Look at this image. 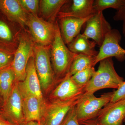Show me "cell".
Returning a JSON list of instances; mask_svg holds the SVG:
<instances>
[{"label":"cell","instance_id":"1","mask_svg":"<svg viewBox=\"0 0 125 125\" xmlns=\"http://www.w3.org/2000/svg\"><path fill=\"white\" fill-rule=\"evenodd\" d=\"M96 71L85 88V93L94 94L100 90L111 88L117 89L124 82V79L117 73L112 58L101 61Z\"/></svg>","mask_w":125,"mask_h":125},{"label":"cell","instance_id":"2","mask_svg":"<svg viewBox=\"0 0 125 125\" xmlns=\"http://www.w3.org/2000/svg\"><path fill=\"white\" fill-rule=\"evenodd\" d=\"M51 46V58L54 74L57 80H61L69 72L72 62L77 54L73 53L66 46L57 22H56L55 36Z\"/></svg>","mask_w":125,"mask_h":125},{"label":"cell","instance_id":"3","mask_svg":"<svg viewBox=\"0 0 125 125\" xmlns=\"http://www.w3.org/2000/svg\"><path fill=\"white\" fill-rule=\"evenodd\" d=\"M113 92L103 94L99 97L85 93L75 106L76 116L80 123L97 118L103 108L109 103Z\"/></svg>","mask_w":125,"mask_h":125},{"label":"cell","instance_id":"4","mask_svg":"<svg viewBox=\"0 0 125 125\" xmlns=\"http://www.w3.org/2000/svg\"><path fill=\"white\" fill-rule=\"evenodd\" d=\"M49 48L36 45L33 48L35 54V68L42 89L47 91L50 89L57 80L50 61Z\"/></svg>","mask_w":125,"mask_h":125},{"label":"cell","instance_id":"5","mask_svg":"<svg viewBox=\"0 0 125 125\" xmlns=\"http://www.w3.org/2000/svg\"><path fill=\"white\" fill-rule=\"evenodd\" d=\"M83 95L69 101H52L48 103L45 102L43 106L40 125H60L67 113L76 105Z\"/></svg>","mask_w":125,"mask_h":125},{"label":"cell","instance_id":"6","mask_svg":"<svg viewBox=\"0 0 125 125\" xmlns=\"http://www.w3.org/2000/svg\"><path fill=\"white\" fill-rule=\"evenodd\" d=\"M121 34L116 29H112L108 32L96 56L94 66L106 58L115 57L118 61L122 62L125 60V49L120 46Z\"/></svg>","mask_w":125,"mask_h":125},{"label":"cell","instance_id":"7","mask_svg":"<svg viewBox=\"0 0 125 125\" xmlns=\"http://www.w3.org/2000/svg\"><path fill=\"white\" fill-rule=\"evenodd\" d=\"M27 25L39 45L46 46L52 45L55 36L56 22L54 24L30 14Z\"/></svg>","mask_w":125,"mask_h":125},{"label":"cell","instance_id":"8","mask_svg":"<svg viewBox=\"0 0 125 125\" xmlns=\"http://www.w3.org/2000/svg\"><path fill=\"white\" fill-rule=\"evenodd\" d=\"M2 114L4 116L16 125H23L25 123L23 98L17 81H15L7 100L4 103Z\"/></svg>","mask_w":125,"mask_h":125},{"label":"cell","instance_id":"9","mask_svg":"<svg viewBox=\"0 0 125 125\" xmlns=\"http://www.w3.org/2000/svg\"><path fill=\"white\" fill-rule=\"evenodd\" d=\"M83 34L89 39H92L96 45L101 47L107 34L112 29L109 23L106 20L103 12H97L86 23Z\"/></svg>","mask_w":125,"mask_h":125},{"label":"cell","instance_id":"10","mask_svg":"<svg viewBox=\"0 0 125 125\" xmlns=\"http://www.w3.org/2000/svg\"><path fill=\"white\" fill-rule=\"evenodd\" d=\"M33 48L27 39L22 38L14 57L12 67L15 75V81L21 82L26 75L28 62L32 54Z\"/></svg>","mask_w":125,"mask_h":125},{"label":"cell","instance_id":"11","mask_svg":"<svg viewBox=\"0 0 125 125\" xmlns=\"http://www.w3.org/2000/svg\"><path fill=\"white\" fill-rule=\"evenodd\" d=\"M85 88L78 86L72 80L69 73L66 75L52 92L51 101H69L85 93Z\"/></svg>","mask_w":125,"mask_h":125},{"label":"cell","instance_id":"12","mask_svg":"<svg viewBox=\"0 0 125 125\" xmlns=\"http://www.w3.org/2000/svg\"><path fill=\"white\" fill-rule=\"evenodd\" d=\"M18 87L23 98L28 95H33L43 99L33 57L29 59L26 69L25 78L23 81L18 82Z\"/></svg>","mask_w":125,"mask_h":125},{"label":"cell","instance_id":"13","mask_svg":"<svg viewBox=\"0 0 125 125\" xmlns=\"http://www.w3.org/2000/svg\"><path fill=\"white\" fill-rule=\"evenodd\" d=\"M125 118V99L109 102L95 118L101 125H122Z\"/></svg>","mask_w":125,"mask_h":125},{"label":"cell","instance_id":"14","mask_svg":"<svg viewBox=\"0 0 125 125\" xmlns=\"http://www.w3.org/2000/svg\"><path fill=\"white\" fill-rule=\"evenodd\" d=\"M93 15L84 19L70 17L61 18L60 31L65 44L68 45L80 33L83 25Z\"/></svg>","mask_w":125,"mask_h":125},{"label":"cell","instance_id":"15","mask_svg":"<svg viewBox=\"0 0 125 125\" xmlns=\"http://www.w3.org/2000/svg\"><path fill=\"white\" fill-rule=\"evenodd\" d=\"M94 0H73L67 11L59 12L60 18L70 17L84 19L96 13L94 8Z\"/></svg>","mask_w":125,"mask_h":125},{"label":"cell","instance_id":"16","mask_svg":"<svg viewBox=\"0 0 125 125\" xmlns=\"http://www.w3.org/2000/svg\"><path fill=\"white\" fill-rule=\"evenodd\" d=\"M45 102L33 95H29L23 98V108L25 122H37L40 123L43 106Z\"/></svg>","mask_w":125,"mask_h":125},{"label":"cell","instance_id":"17","mask_svg":"<svg viewBox=\"0 0 125 125\" xmlns=\"http://www.w3.org/2000/svg\"><path fill=\"white\" fill-rule=\"evenodd\" d=\"M0 9L11 20L27 25L28 15L19 0H0Z\"/></svg>","mask_w":125,"mask_h":125},{"label":"cell","instance_id":"18","mask_svg":"<svg viewBox=\"0 0 125 125\" xmlns=\"http://www.w3.org/2000/svg\"><path fill=\"white\" fill-rule=\"evenodd\" d=\"M96 45L94 41L90 40L83 34L80 33L68 44V48L73 53L77 55L83 54L96 57L98 53L95 48Z\"/></svg>","mask_w":125,"mask_h":125},{"label":"cell","instance_id":"19","mask_svg":"<svg viewBox=\"0 0 125 125\" xmlns=\"http://www.w3.org/2000/svg\"><path fill=\"white\" fill-rule=\"evenodd\" d=\"M15 82V74L12 67L0 71V95L3 103L9 97Z\"/></svg>","mask_w":125,"mask_h":125},{"label":"cell","instance_id":"20","mask_svg":"<svg viewBox=\"0 0 125 125\" xmlns=\"http://www.w3.org/2000/svg\"><path fill=\"white\" fill-rule=\"evenodd\" d=\"M69 0H42L40 1L41 11L43 15L53 22L62 7Z\"/></svg>","mask_w":125,"mask_h":125},{"label":"cell","instance_id":"21","mask_svg":"<svg viewBox=\"0 0 125 125\" xmlns=\"http://www.w3.org/2000/svg\"><path fill=\"white\" fill-rule=\"evenodd\" d=\"M95 57L79 54L75 57L72 62L69 73L71 76L88 68L94 67Z\"/></svg>","mask_w":125,"mask_h":125},{"label":"cell","instance_id":"22","mask_svg":"<svg viewBox=\"0 0 125 125\" xmlns=\"http://www.w3.org/2000/svg\"><path fill=\"white\" fill-rule=\"evenodd\" d=\"M125 5V0H95L94 8L97 12H103L105 9L112 8L116 11Z\"/></svg>","mask_w":125,"mask_h":125},{"label":"cell","instance_id":"23","mask_svg":"<svg viewBox=\"0 0 125 125\" xmlns=\"http://www.w3.org/2000/svg\"><path fill=\"white\" fill-rule=\"evenodd\" d=\"M95 71L94 67H89L72 75L71 79L78 86L85 88Z\"/></svg>","mask_w":125,"mask_h":125},{"label":"cell","instance_id":"24","mask_svg":"<svg viewBox=\"0 0 125 125\" xmlns=\"http://www.w3.org/2000/svg\"><path fill=\"white\" fill-rule=\"evenodd\" d=\"M21 5L25 10L30 14L37 16L39 1L38 0H19Z\"/></svg>","mask_w":125,"mask_h":125},{"label":"cell","instance_id":"25","mask_svg":"<svg viewBox=\"0 0 125 125\" xmlns=\"http://www.w3.org/2000/svg\"><path fill=\"white\" fill-rule=\"evenodd\" d=\"M75 106L70 110L60 125H84L80 123L78 120Z\"/></svg>","mask_w":125,"mask_h":125},{"label":"cell","instance_id":"26","mask_svg":"<svg viewBox=\"0 0 125 125\" xmlns=\"http://www.w3.org/2000/svg\"><path fill=\"white\" fill-rule=\"evenodd\" d=\"M12 38V33L8 25L0 21V38L9 41H10Z\"/></svg>","mask_w":125,"mask_h":125},{"label":"cell","instance_id":"27","mask_svg":"<svg viewBox=\"0 0 125 125\" xmlns=\"http://www.w3.org/2000/svg\"><path fill=\"white\" fill-rule=\"evenodd\" d=\"M125 99V81L116 90L113 91V94L110 102L114 103L121 100Z\"/></svg>","mask_w":125,"mask_h":125},{"label":"cell","instance_id":"28","mask_svg":"<svg viewBox=\"0 0 125 125\" xmlns=\"http://www.w3.org/2000/svg\"><path fill=\"white\" fill-rule=\"evenodd\" d=\"M113 19L115 21L122 22V33L125 37V5L116 11L113 16Z\"/></svg>","mask_w":125,"mask_h":125},{"label":"cell","instance_id":"29","mask_svg":"<svg viewBox=\"0 0 125 125\" xmlns=\"http://www.w3.org/2000/svg\"><path fill=\"white\" fill-rule=\"evenodd\" d=\"M10 56L0 51V69L5 67L10 61Z\"/></svg>","mask_w":125,"mask_h":125},{"label":"cell","instance_id":"30","mask_svg":"<svg viewBox=\"0 0 125 125\" xmlns=\"http://www.w3.org/2000/svg\"><path fill=\"white\" fill-rule=\"evenodd\" d=\"M0 125H16L9 120L5 119V117L0 114Z\"/></svg>","mask_w":125,"mask_h":125},{"label":"cell","instance_id":"31","mask_svg":"<svg viewBox=\"0 0 125 125\" xmlns=\"http://www.w3.org/2000/svg\"><path fill=\"white\" fill-rule=\"evenodd\" d=\"M81 124L84 125H101L97 122L96 119L86 121L81 123Z\"/></svg>","mask_w":125,"mask_h":125},{"label":"cell","instance_id":"32","mask_svg":"<svg viewBox=\"0 0 125 125\" xmlns=\"http://www.w3.org/2000/svg\"><path fill=\"white\" fill-rule=\"evenodd\" d=\"M23 125H40V123L37 122L31 121L25 123Z\"/></svg>","mask_w":125,"mask_h":125},{"label":"cell","instance_id":"33","mask_svg":"<svg viewBox=\"0 0 125 125\" xmlns=\"http://www.w3.org/2000/svg\"><path fill=\"white\" fill-rule=\"evenodd\" d=\"M124 122H125V120H124Z\"/></svg>","mask_w":125,"mask_h":125}]
</instances>
